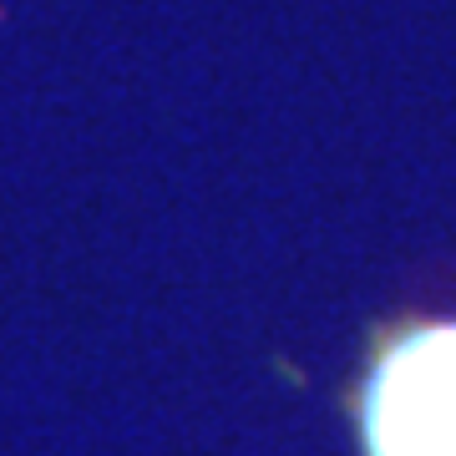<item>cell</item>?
I'll return each mask as SVG.
<instances>
[{
    "instance_id": "6da1fadb",
    "label": "cell",
    "mask_w": 456,
    "mask_h": 456,
    "mask_svg": "<svg viewBox=\"0 0 456 456\" xmlns=\"http://www.w3.org/2000/svg\"><path fill=\"white\" fill-rule=\"evenodd\" d=\"M365 456H456V320L380 345L360 386Z\"/></svg>"
}]
</instances>
